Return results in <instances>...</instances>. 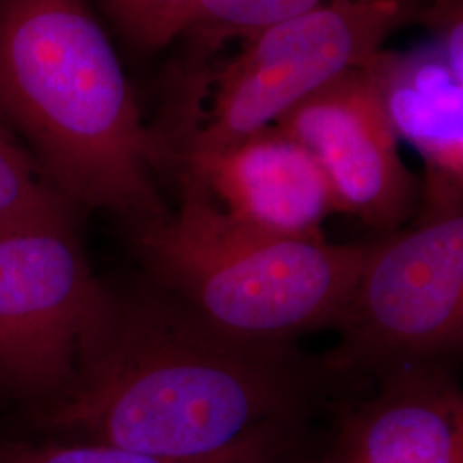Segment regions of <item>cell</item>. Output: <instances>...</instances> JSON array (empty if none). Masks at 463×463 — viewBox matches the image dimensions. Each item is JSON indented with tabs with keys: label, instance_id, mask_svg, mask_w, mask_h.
Here are the masks:
<instances>
[{
	"label": "cell",
	"instance_id": "cell-10",
	"mask_svg": "<svg viewBox=\"0 0 463 463\" xmlns=\"http://www.w3.org/2000/svg\"><path fill=\"white\" fill-rule=\"evenodd\" d=\"M364 67L398 139L424 160L426 177L463 196V86L439 50L383 49Z\"/></svg>",
	"mask_w": 463,
	"mask_h": 463
},
{
	"label": "cell",
	"instance_id": "cell-5",
	"mask_svg": "<svg viewBox=\"0 0 463 463\" xmlns=\"http://www.w3.org/2000/svg\"><path fill=\"white\" fill-rule=\"evenodd\" d=\"M330 376L448 367L463 354V196L424 179L414 216L371 242Z\"/></svg>",
	"mask_w": 463,
	"mask_h": 463
},
{
	"label": "cell",
	"instance_id": "cell-4",
	"mask_svg": "<svg viewBox=\"0 0 463 463\" xmlns=\"http://www.w3.org/2000/svg\"><path fill=\"white\" fill-rule=\"evenodd\" d=\"M419 7L420 0H333L254 34L222 66L194 69L168 129V165L273 128L300 101L364 66L419 17Z\"/></svg>",
	"mask_w": 463,
	"mask_h": 463
},
{
	"label": "cell",
	"instance_id": "cell-1",
	"mask_svg": "<svg viewBox=\"0 0 463 463\" xmlns=\"http://www.w3.org/2000/svg\"><path fill=\"white\" fill-rule=\"evenodd\" d=\"M326 376L323 361L229 338L160 290L117 300L78 378L36 419L50 439L206 458L304 419Z\"/></svg>",
	"mask_w": 463,
	"mask_h": 463
},
{
	"label": "cell",
	"instance_id": "cell-6",
	"mask_svg": "<svg viewBox=\"0 0 463 463\" xmlns=\"http://www.w3.org/2000/svg\"><path fill=\"white\" fill-rule=\"evenodd\" d=\"M117 300L91 273L72 222L0 233V395L34 409L61 397Z\"/></svg>",
	"mask_w": 463,
	"mask_h": 463
},
{
	"label": "cell",
	"instance_id": "cell-13",
	"mask_svg": "<svg viewBox=\"0 0 463 463\" xmlns=\"http://www.w3.org/2000/svg\"><path fill=\"white\" fill-rule=\"evenodd\" d=\"M330 2L333 0H198L183 36L191 40L198 53L196 67H204L229 42L244 43L254 34Z\"/></svg>",
	"mask_w": 463,
	"mask_h": 463
},
{
	"label": "cell",
	"instance_id": "cell-11",
	"mask_svg": "<svg viewBox=\"0 0 463 463\" xmlns=\"http://www.w3.org/2000/svg\"><path fill=\"white\" fill-rule=\"evenodd\" d=\"M304 419L268 426L244 443L206 458H166L133 449L61 439L0 441V463H300Z\"/></svg>",
	"mask_w": 463,
	"mask_h": 463
},
{
	"label": "cell",
	"instance_id": "cell-2",
	"mask_svg": "<svg viewBox=\"0 0 463 463\" xmlns=\"http://www.w3.org/2000/svg\"><path fill=\"white\" fill-rule=\"evenodd\" d=\"M0 120L72 210L134 232L170 213L165 149L86 0H0Z\"/></svg>",
	"mask_w": 463,
	"mask_h": 463
},
{
	"label": "cell",
	"instance_id": "cell-7",
	"mask_svg": "<svg viewBox=\"0 0 463 463\" xmlns=\"http://www.w3.org/2000/svg\"><path fill=\"white\" fill-rule=\"evenodd\" d=\"M323 168L338 213L388 235L414 216L420 189L365 67L321 88L275 124Z\"/></svg>",
	"mask_w": 463,
	"mask_h": 463
},
{
	"label": "cell",
	"instance_id": "cell-14",
	"mask_svg": "<svg viewBox=\"0 0 463 463\" xmlns=\"http://www.w3.org/2000/svg\"><path fill=\"white\" fill-rule=\"evenodd\" d=\"M198 0H101L120 32L145 52L183 38Z\"/></svg>",
	"mask_w": 463,
	"mask_h": 463
},
{
	"label": "cell",
	"instance_id": "cell-8",
	"mask_svg": "<svg viewBox=\"0 0 463 463\" xmlns=\"http://www.w3.org/2000/svg\"><path fill=\"white\" fill-rule=\"evenodd\" d=\"M168 166L233 222L268 235L319 239L326 218L338 213L315 156L275 126L215 153L175 156Z\"/></svg>",
	"mask_w": 463,
	"mask_h": 463
},
{
	"label": "cell",
	"instance_id": "cell-9",
	"mask_svg": "<svg viewBox=\"0 0 463 463\" xmlns=\"http://www.w3.org/2000/svg\"><path fill=\"white\" fill-rule=\"evenodd\" d=\"M378 384L302 463H463V386L449 367L403 371Z\"/></svg>",
	"mask_w": 463,
	"mask_h": 463
},
{
	"label": "cell",
	"instance_id": "cell-15",
	"mask_svg": "<svg viewBox=\"0 0 463 463\" xmlns=\"http://www.w3.org/2000/svg\"><path fill=\"white\" fill-rule=\"evenodd\" d=\"M419 19L430 28L432 43L463 86V0H420Z\"/></svg>",
	"mask_w": 463,
	"mask_h": 463
},
{
	"label": "cell",
	"instance_id": "cell-12",
	"mask_svg": "<svg viewBox=\"0 0 463 463\" xmlns=\"http://www.w3.org/2000/svg\"><path fill=\"white\" fill-rule=\"evenodd\" d=\"M72 208L0 120V233L72 222Z\"/></svg>",
	"mask_w": 463,
	"mask_h": 463
},
{
	"label": "cell",
	"instance_id": "cell-3",
	"mask_svg": "<svg viewBox=\"0 0 463 463\" xmlns=\"http://www.w3.org/2000/svg\"><path fill=\"white\" fill-rule=\"evenodd\" d=\"M181 181L177 210L136 231L160 290L210 328L254 345H292L340 328L371 242L330 244L277 237L225 215L198 185Z\"/></svg>",
	"mask_w": 463,
	"mask_h": 463
}]
</instances>
